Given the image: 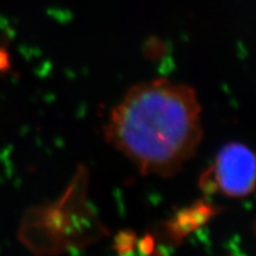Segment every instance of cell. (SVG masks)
Instances as JSON below:
<instances>
[{"label": "cell", "instance_id": "3957f363", "mask_svg": "<svg viewBox=\"0 0 256 256\" xmlns=\"http://www.w3.org/2000/svg\"><path fill=\"white\" fill-rule=\"evenodd\" d=\"M9 68V54L4 48H0V72Z\"/></svg>", "mask_w": 256, "mask_h": 256}, {"label": "cell", "instance_id": "7a4b0ae2", "mask_svg": "<svg viewBox=\"0 0 256 256\" xmlns=\"http://www.w3.org/2000/svg\"><path fill=\"white\" fill-rule=\"evenodd\" d=\"M214 187L233 198L249 196L255 185V158L244 144H228L218 153L212 169Z\"/></svg>", "mask_w": 256, "mask_h": 256}, {"label": "cell", "instance_id": "277c9868", "mask_svg": "<svg viewBox=\"0 0 256 256\" xmlns=\"http://www.w3.org/2000/svg\"><path fill=\"white\" fill-rule=\"evenodd\" d=\"M118 256H150L148 254V252L146 250H142V251H134V249H130V250H125V251H122L121 253H120Z\"/></svg>", "mask_w": 256, "mask_h": 256}, {"label": "cell", "instance_id": "6da1fadb", "mask_svg": "<svg viewBox=\"0 0 256 256\" xmlns=\"http://www.w3.org/2000/svg\"><path fill=\"white\" fill-rule=\"evenodd\" d=\"M202 136L196 91L166 79L132 88L106 126L108 141L143 174L164 178L182 170Z\"/></svg>", "mask_w": 256, "mask_h": 256}]
</instances>
